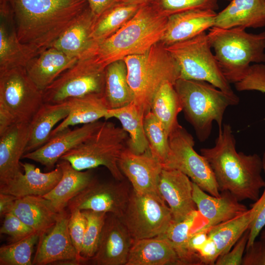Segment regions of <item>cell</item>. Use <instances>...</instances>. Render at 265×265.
I'll return each mask as SVG.
<instances>
[{"instance_id":"cell-20","label":"cell","mask_w":265,"mask_h":265,"mask_svg":"<svg viewBox=\"0 0 265 265\" xmlns=\"http://www.w3.org/2000/svg\"><path fill=\"white\" fill-rule=\"evenodd\" d=\"M34 54L19 41L8 0H0V72L25 67Z\"/></svg>"},{"instance_id":"cell-29","label":"cell","mask_w":265,"mask_h":265,"mask_svg":"<svg viewBox=\"0 0 265 265\" xmlns=\"http://www.w3.org/2000/svg\"><path fill=\"white\" fill-rule=\"evenodd\" d=\"M68 101L58 104L44 103L29 123L25 153L35 150L50 139L55 125L69 114Z\"/></svg>"},{"instance_id":"cell-32","label":"cell","mask_w":265,"mask_h":265,"mask_svg":"<svg viewBox=\"0 0 265 265\" xmlns=\"http://www.w3.org/2000/svg\"><path fill=\"white\" fill-rule=\"evenodd\" d=\"M96 19L88 6L52 47L70 57L79 58L93 42L90 33Z\"/></svg>"},{"instance_id":"cell-19","label":"cell","mask_w":265,"mask_h":265,"mask_svg":"<svg viewBox=\"0 0 265 265\" xmlns=\"http://www.w3.org/2000/svg\"><path fill=\"white\" fill-rule=\"evenodd\" d=\"M24 173H19L5 184L0 185V193L12 195L18 198L26 196H44L58 183L62 170L57 164L56 168L43 173L38 168L28 162L22 163Z\"/></svg>"},{"instance_id":"cell-16","label":"cell","mask_w":265,"mask_h":265,"mask_svg":"<svg viewBox=\"0 0 265 265\" xmlns=\"http://www.w3.org/2000/svg\"><path fill=\"white\" fill-rule=\"evenodd\" d=\"M133 240L120 218L107 213L97 251L90 260L96 265H126Z\"/></svg>"},{"instance_id":"cell-15","label":"cell","mask_w":265,"mask_h":265,"mask_svg":"<svg viewBox=\"0 0 265 265\" xmlns=\"http://www.w3.org/2000/svg\"><path fill=\"white\" fill-rule=\"evenodd\" d=\"M118 166L135 193L162 199L159 191L158 184L163 166L149 151L137 154L127 147L119 158Z\"/></svg>"},{"instance_id":"cell-34","label":"cell","mask_w":265,"mask_h":265,"mask_svg":"<svg viewBox=\"0 0 265 265\" xmlns=\"http://www.w3.org/2000/svg\"><path fill=\"white\" fill-rule=\"evenodd\" d=\"M258 212L255 203L243 214L210 228L208 237L215 243L219 256L230 251L256 217Z\"/></svg>"},{"instance_id":"cell-26","label":"cell","mask_w":265,"mask_h":265,"mask_svg":"<svg viewBox=\"0 0 265 265\" xmlns=\"http://www.w3.org/2000/svg\"><path fill=\"white\" fill-rule=\"evenodd\" d=\"M12 212L39 236L53 227L60 212L50 200L39 196L18 198Z\"/></svg>"},{"instance_id":"cell-54","label":"cell","mask_w":265,"mask_h":265,"mask_svg":"<svg viewBox=\"0 0 265 265\" xmlns=\"http://www.w3.org/2000/svg\"><path fill=\"white\" fill-rule=\"evenodd\" d=\"M261 232V239L265 240V229L262 230Z\"/></svg>"},{"instance_id":"cell-12","label":"cell","mask_w":265,"mask_h":265,"mask_svg":"<svg viewBox=\"0 0 265 265\" xmlns=\"http://www.w3.org/2000/svg\"><path fill=\"white\" fill-rule=\"evenodd\" d=\"M43 103V91L25 67L0 72V106L7 109L17 122L29 123Z\"/></svg>"},{"instance_id":"cell-36","label":"cell","mask_w":265,"mask_h":265,"mask_svg":"<svg viewBox=\"0 0 265 265\" xmlns=\"http://www.w3.org/2000/svg\"><path fill=\"white\" fill-rule=\"evenodd\" d=\"M182 110L174 84L169 81L163 83L154 97L150 111L162 124L168 136L180 125L177 117Z\"/></svg>"},{"instance_id":"cell-42","label":"cell","mask_w":265,"mask_h":265,"mask_svg":"<svg viewBox=\"0 0 265 265\" xmlns=\"http://www.w3.org/2000/svg\"><path fill=\"white\" fill-rule=\"evenodd\" d=\"M238 91H258L265 93V64L251 65L243 78L235 83Z\"/></svg>"},{"instance_id":"cell-43","label":"cell","mask_w":265,"mask_h":265,"mask_svg":"<svg viewBox=\"0 0 265 265\" xmlns=\"http://www.w3.org/2000/svg\"><path fill=\"white\" fill-rule=\"evenodd\" d=\"M70 212L68 227L70 237L81 262L80 254L86 227V219L81 211L76 209Z\"/></svg>"},{"instance_id":"cell-24","label":"cell","mask_w":265,"mask_h":265,"mask_svg":"<svg viewBox=\"0 0 265 265\" xmlns=\"http://www.w3.org/2000/svg\"><path fill=\"white\" fill-rule=\"evenodd\" d=\"M221 28L265 26V0H231L217 13L214 26Z\"/></svg>"},{"instance_id":"cell-18","label":"cell","mask_w":265,"mask_h":265,"mask_svg":"<svg viewBox=\"0 0 265 265\" xmlns=\"http://www.w3.org/2000/svg\"><path fill=\"white\" fill-rule=\"evenodd\" d=\"M158 188L162 199L168 205L175 222L184 220L197 210L193 199V182L182 172L163 168Z\"/></svg>"},{"instance_id":"cell-56","label":"cell","mask_w":265,"mask_h":265,"mask_svg":"<svg viewBox=\"0 0 265 265\" xmlns=\"http://www.w3.org/2000/svg\"></svg>"},{"instance_id":"cell-8","label":"cell","mask_w":265,"mask_h":265,"mask_svg":"<svg viewBox=\"0 0 265 265\" xmlns=\"http://www.w3.org/2000/svg\"><path fill=\"white\" fill-rule=\"evenodd\" d=\"M165 47L179 66L180 78L205 81L233 97H238L212 52L206 32Z\"/></svg>"},{"instance_id":"cell-44","label":"cell","mask_w":265,"mask_h":265,"mask_svg":"<svg viewBox=\"0 0 265 265\" xmlns=\"http://www.w3.org/2000/svg\"><path fill=\"white\" fill-rule=\"evenodd\" d=\"M35 232L13 212L7 213L4 216V220L0 228V234L8 236L11 242L22 239Z\"/></svg>"},{"instance_id":"cell-23","label":"cell","mask_w":265,"mask_h":265,"mask_svg":"<svg viewBox=\"0 0 265 265\" xmlns=\"http://www.w3.org/2000/svg\"><path fill=\"white\" fill-rule=\"evenodd\" d=\"M29 123L18 122L0 135V185L21 171L20 160L25 153Z\"/></svg>"},{"instance_id":"cell-49","label":"cell","mask_w":265,"mask_h":265,"mask_svg":"<svg viewBox=\"0 0 265 265\" xmlns=\"http://www.w3.org/2000/svg\"><path fill=\"white\" fill-rule=\"evenodd\" d=\"M89 8L96 17L119 2L120 0H87Z\"/></svg>"},{"instance_id":"cell-55","label":"cell","mask_w":265,"mask_h":265,"mask_svg":"<svg viewBox=\"0 0 265 265\" xmlns=\"http://www.w3.org/2000/svg\"><path fill=\"white\" fill-rule=\"evenodd\" d=\"M262 160H263V161L265 163V151L263 154V158H262Z\"/></svg>"},{"instance_id":"cell-39","label":"cell","mask_w":265,"mask_h":265,"mask_svg":"<svg viewBox=\"0 0 265 265\" xmlns=\"http://www.w3.org/2000/svg\"><path fill=\"white\" fill-rule=\"evenodd\" d=\"M143 123L149 151L152 156L162 165L169 151V136L162 124L151 111L145 115Z\"/></svg>"},{"instance_id":"cell-31","label":"cell","mask_w":265,"mask_h":265,"mask_svg":"<svg viewBox=\"0 0 265 265\" xmlns=\"http://www.w3.org/2000/svg\"><path fill=\"white\" fill-rule=\"evenodd\" d=\"M70 112L52 131L50 138L71 126L86 124L105 117L107 106L104 94H93L67 100Z\"/></svg>"},{"instance_id":"cell-22","label":"cell","mask_w":265,"mask_h":265,"mask_svg":"<svg viewBox=\"0 0 265 265\" xmlns=\"http://www.w3.org/2000/svg\"><path fill=\"white\" fill-rule=\"evenodd\" d=\"M217 13L211 9H194L168 17L160 42L165 47L191 39L214 26Z\"/></svg>"},{"instance_id":"cell-46","label":"cell","mask_w":265,"mask_h":265,"mask_svg":"<svg viewBox=\"0 0 265 265\" xmlns=\"http://www.w3.org/2000/svg\"><path fill=\"white\" fill-rule=\"evenodd\" d=\"M263 171L265 174V163L263 161ZM262 195L255 202L258 211L257 214L250 224L249 235L246 248L251 245L265 227V184Z\"/></svg>"},{"instance_id":"cell-2","label":"cell","mask_w":265,"mask_h":265,"mask_svg":"<svg viewBox=\"0 0 265 265\" xmlns=\"http://www.w3.org/2000/svg\"><path fill=\"white\" fill-rule=\"evenodd\" d=\"M236 146L231 126L223 124L215 145L203 148L200 153L213 171L220 192L229 191L239 201L249 199L256 202L265 184L262 176V159L257 154L238 152Z\"/></svg>"},{"instance_id":"cell-51","label":"cell","mask_w":265,"mask_h":265,"mask_svg":"<svg viewBox=\"0 0 265 265\" xmlns=\"http://www.w3.org/2000/svg\"><path fill=\"white\" fill-rule=\"evenodd\" d=\"M17 199L12 195L0 193V217H4L7 213L12 212Z\"/></svg>"},{"instance_id":"cell-45","label":"cell","mask_w":265,"mask_h":265,"mask_svg":"<svg viewBox=\"0 0 265 265\" xmlns=\"http://www.w3.org/2000/svg\"><path fill=\"white\" fill-rule=\"evenodd\" d=\"M249 235L247 229L231 249L226 253L219 256L216 260V265H240L243 253L246 250Z\"/></svg>"},{"instance_id":"cell-30","label":"cell","mask_w":265,"mask_h":265,"mask_svg":"<svg viewBox=\"0 0 265 265\" xmlns=\"http://www.w3.org/2000/svg\"><path fill=\"white\" fill-rule=\"evenodd\" d=\"M207 223L206 219L196 210L184 220L179 222L174 221L166 232L158 237L170 242L182 265H203L198 256L189 249L188 240L192 234L201 230Z\"/></svg>"},{"instance_id":"cell-37","label":"cell","mask_w":265,"mask_h":265,"mask_svg":"<svg viewBox=\"0 0 265 265\" xmlns=\"http://www.w3.org/2000/svg\"><path fill=\"white\" fill-rule=\"evenodd\" d=\"M142 5L118 2L95 20L91 30L93 42H99L114 34L125 25Z\"/></svg>"},{"instance_id":"cell-10","label":"cell","mask_w":265,"mask_h":265,"mask_svg":"<svg viewBox=\"0 0 265 265\" xmlns=\"http://www.w3.org/2000/svg\"><path fill=\"white\" fill-rule=\"evenodd\" d=\"M169 151L163 168L178 170L208 193L219 196L220 192L207 159L194 149L192 136L179 125L169 135Z\"/></svg>"},{"instance_id":"cell-11","label":"cell","mask_w":265,"mask_h":265,"mask_svg":"<svg viewBox=\"0 0 265 265\" xmlns=\"http://www.w3.org/2000/svg\"><path fill=\"white\" fill-rule=\"evenodd\" d=\"M119 218L133 240L158 237L174 222L171 212L162 199L138 194L132 189Z\"/></svg>"},{"instance_id":"cell-7","label":"cell","mask_w":265,"mask_h":265,"mask_svg":"<svg viewBox=\"0 0 265 265\" xmlns=\"http://www.w3.org/2000/svg\"><path fill=\"white\" fill-rule=\"evenodd\" d=\"M128 132L109 122L100 128L85 141L71 150L60 160L69 162L76 170L83 171L104 166L118 181L124 176L118 166L119 158L127 147Z\"/></svg>"},{"instance_id":"cell-50","label":"cell","mask_w":265,"mask_h":265,"mask_svg":"<svg viewBox=\"0 0 265 265\" xmlns=\"http://www.w3.org/2000/svg\"><path fill=\"white\" fill-rule=\"evenodd\" d=\"M208 238V230H201L192 234L188 240L189 249L197 255V251L207 241Z\"/></svg>"},{"instance_id":"cell-5","label":"cell","mask_w":265,"mask_h":265,"mask_svg":"<svg viewBox=\"0 0 265 265\" xmlns=\"http://www.w3.org/2000/svg\"><path fill=\"white\" fill-rule=\"evenodd\" d=\"M127 79L133 102L144 115L150 111L156 93L165 81L175 84L180 78L179 66L160 42L146 52L126 57Z\"/></svg>"},{"instance_id":"cell-38","label":"cell","mask_w":265,"mask_h":265,"mask_svg":"<svg viewBox=\"0 0 265 265\" xmlns=\"http://www.w3.org/2000/svg\"><path fill=\"white\" fill-rule=\"evenodd\" d=\"M39 235L34 232L18 241L0 247V265H32V254Z\"/></svg>"},{"instance_id":"cell-3","label":"cell","mask_w":265,"mask_h":265,"mask_svg":"<svg viewBox=\"0 0 265 265\" xmlns=\"http://www.w3.org/2000/svg\"><path fill=\"white\" fill-rule=\"evenodd\" d=\"M167 19L150 3L142 5L118 30L104 40L93 42L84 53L104 69L129 56L142 54L160 41Z\"/></svg>"},{"instance_id":"cell-4","label":"cell","mask_w":265,"mask_h":265,"mask_svg":"<svg viewBox=\"0 0 265 265\" xmlns=\"http://www.w3.org/2000/svg\"><path fill=\"white\" fill-rule=\"evenodd\" d=\"M207 36L218 65L230 83L239 81L251 63L265 62V31L254 34L241 27L213 26Z\"/></svg>"},{"instance_id":"cell-6","label":"cell","mask_w":265,"mask_h":265,"mask_svg":"<svg viewBox=\"0 0 265 265\" xmlns=\"http://www.w3.org/2000/svg\"><path fill=\"white\" fill-rule=\"evenodd\" d=\"M174 87L182 110L201 141L210 136L213 122L217 123L219 130L222 129L226 108L239 102L238 97H233L205 81L179 78Z\"/></svg>"},{"instance_id":"cell-41","label":"cell","mask_w":265,"mask_h":265,"mask_svg":"<svg viewBox=\"0 0 265 265\" xmlns=\"http://www.w3.org/2000/svg\"><path fill=\"white\" fill-rule=\"evenodd\" d=\"M150 4L160 15H172L194 9L218 8L217 0H152Z\"/></svg>"},{"instance_id":"cell-28","label":"cell","mask_w":265,"mask_h":265,"mask_svg":"<svg viewBox=\"0 0 265 265\" xmlns=\"http://www.w3.org/2000/svg\"><path fill=\"white\" fill-rule=\"evenodd\" d=\"M126 265H182L167 239L155 237L134 240Z\"/></svg>"},{"instance_id":"cell-21","label":"cell","mask_w":265,"mask_h":265,"mask_svg":"<svg viewBox=\"0 0 265 265\" xmlns=\"http://www.w3.org/2000/svg\"><path fill=\"white\" fill-rule=\"evenodd\" d=\"M193 199L197 210L207 221L201 230H208L213 226L243 214L248 210L230 192H220L219 196H214L204 191L193 182Z\"/></svg>"},{"instance_id":"cell-48","label":"cell","mask_w":265,"mask_h":265,"mask_svg":"<svg viewBox=\"0 0 265 265\" xmlns=\"http://www.w3.org/2000/svg\"><path fill=\"white\" fill-rule=\"evenodd\" d=\"M203 265H215L219 257L216 245L209 238L197 252Z\"/></svg>"},{"instance_id":"cell-47","label":"cell","mask_w":265,"mask_h":265,"mask_svg":"<svg viewBox=\"0 0 265 265\" xmlns=\"http://www.w3.org/2000/svg\"><path fill=\"white\" fill-rule=\"evenodd\" d=\"M242 265H265V240L255 241L246 248Z\"/></svg>"},{"instance_id":"cell-53","label":"cell","mask_w":265,"mask_h":265,"mask_svg":"<svg viewBox=\"0 0 265 265\" xmlns=\"http://www.w3.org/2000/svg\"><path fill=\"white\" fill-rule=\"evenodd\" d=\"M152 0H120L119 2H122L129 4L142 5L150 3Z\"/></svg>"},{"instance_id":"cell-17","label":"cell","mask_w":265,"mask_h":265,"mask_svg":"<svg viewBox=\"0 0 265 265\" xmlns=\"http://www.w3.org/2000/svg\"><path fill=\"white\" fill-rule=\"evenodd\" d=\"M102 124L103 122L97 121L75 129H66L50 138L38 149L25 154L22 158L35 161L48 169H52L62 156L85 141Z\"/></svg>"},{"instance_id":"cell-35","label":"cell","mask_w":265,"mask_h":265,"mask_svg":"<svg viewBox=\"0 0 265 265\" xmlns=\"http://www.w3.org/2000/svg\"><path fill=\"white\" fill-rule=\"evenodd\" d=\"M104 96L109 109L122 107L133 102L124 60L115 61L106 67Z\"/></svg>"},{"instance_id":"cell-27","label":"cell","mask_w":265,"mask_h":265,"mask_svg":"<svg viewBox=\"0 0 265 265\" xmlns=\"http://www.w3.org/2000/svg\"><path fill=\"white\" fill-rule=\"evenodd\" d=\"M59 160L57 164L61 169L62 177L57 185L43 196L51 202L58 212L66 210L69 202L96 180L91 169L79 171L67 161Z\"/></svg>"},{"instance_id":"cell-52","label":"cell","mask_w":265,"mask_h":265,"mask_svg":"<svg viewBox=\"0 0 265 265\" xmlns=\"http://www.w3.org/2000/svg\"><path fill=\"white\" fill-rule=\"evenodd\" d=\"M16 123L18 122L12 114L5 107L0 106V135Z\"/></svg>"},{"instance_id":"cell-1","label":"cell","mask_w":265,"mask_h":265,"mask_svg":"<svg viewBox=\"0 0 265 265\" xmlns=\"http://www.w3.org/2000/svg\"><path fill=\"white\" fill-rule=\"evenodd\" d=\"M20 43L35 56L51 48L88 7L87 0H8Z\"/></svg>"},{"instance_id":"cell-9","label":"cell","mask_w":265,"mask_h":265,"mask_svg":"<svg viewBox=\"0 0 265 265\" xmlns=\"http://www.w3.org/2000/svg\"><path fill=\"white\" fill-rule=\"evenodd\" d=\"M105 71L87 54H82L43 91L44 103L58 104L72 98L104 94Z\"/></svg>"},{"instance_id":"cell-25","label":"cell","mask_w":265,"mask_h":265,"mask_svg":"<svg viewBox=\"0 0 265 265\" xmlns=\"http://www.w3.org/2000/svg\"><path fill=\"white\" fill-rule=\"evenodd\" d=\"M78 59L52 47L31 58L25 68L32 80L43 91Z\"/></svg>"},{"instance_id":"cell-40","label":"cell","mask_w":265,"mask_h":265,"mask_svg":"<svg viewBox=\"0 0 265 265\" xmlns=\"http://www.w3.org/2000/svg\"><path fill=\"white\" fill-rule=\"evenodd\" d=\"M81 212L86 219L80 254L84 262L90 260L97 251L107 213L89 210Z\"/></svg>"},{"instance_id":"cell-13","label":"cell","mask_w":265,"mask_h":265,"mask_svg":"<svg viewBox=\"0 0 265 265\" xmlns=\"http://www.w3.org/2000/svg\"><path fill=\"white\" fill-rule=\"evenodd\" d=\"M131 190L123 181L100 183L95 180L72 198L66 208L69 212L89 210L110 213L119 218L126 208Z\"/></svg>"},{"instance_id":"cell-33","label":"cell","mask_w":265,"mask_h":265,"mask_svg":"<svg viewBox=\"0 0 265 265\" xmlns=\"http://www.w3.org/2000/svg\"><path fill=\"white\" fill-rule=\"evenodd\" d=\"M144 116L132 102L122 107L108 109L104 118L106 120L111 118L118 119L122 128L129 133L128 148L132 152L140 154L149 151L144 128Z\"/></svg>"},{"instance_id":"cell-14","label":"cell","mask_w":265,"mask_h":265,"mask_svg":"<svg viewBox=\"0 0 265 265\" xmlns=\"http://www.w3.org/2000/svg\"><path fill=\"white\" fill-rule=\"evenodd\" d=\"M70 212L65 210L59 213L53 227L39 237L32 261L34 265L54 263H81L71 239L68 227Z\"/></svg>"}]
</instances>
